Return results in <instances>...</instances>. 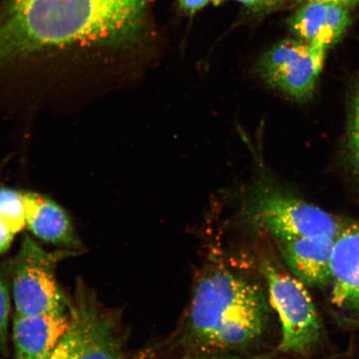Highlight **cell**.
Listing matches in <instances>:
<instances>
[{"mask_svg": "<svg viewBox=\"0 0 359 359\" xmlns=\"http://www.w3.org/2000/svg\"><path fill=\"white\" fill-rule=\"evenodd\" d=\"M0 219L15 236L24 230L26 226L24 193L0 187Z\"/></svg>", "mask_w": 359, "mask_h": 359, "instance_id": "13", "label": "cell"}, {"mask_svg": "<svg viewBox=\"0 0 359 359\" xmlns=\"http://www.w3.org/2000/svg\"><path fill=\"white\" fill-rule=\"evenodd\" d=\"M151 0H6L0 8V67L35 53L132 47Z\"/></svg>", "mask_w": 359, "mask_h": 359, "instance_id": "1", "label": "cell"}, {"mask_svg": "<svg viewBox=\"0 0 359 359\" xmlns=\"http://www.w3.org/2000/svg\"><path fill=\"white\" fill-rule=\"evenodd\" d=\"M24 198L26 226L36 237L56 245H79L73 224L60 205L35 192L24 193Z\"/></svg>", "mask_w": 359, "mask_h": 359, "instance_id": "12", "label": "cell"}, {"mask_svg": "<svg viewBox=\"0 0 359 359\" xmlns=\"http://www.w3.org/2000/svg\"><path fill=\"white\" fill-rule=\"evenodd\" d=\"M332 303L359 313V224L344 223L331 260Z\"/></svg>", "mask_w": 359, "mask_h": 359, "instance_id": "10", "label": "cell"}, {"mask_svg": "<svg viewBox=\"0 0 359 359\" xmlns=\"http://www.w3.org/2000/svg\"><path fill=\"white\" fill-rule=\"evenodd\" d=\"M114 320L80 290L69 327L48 359H122Z\"/></svg>", "mask_w": 359, "mask_h": 359, "instance_id": "6", "label": "cell"}, {"mask_svg": "<svg viewBox=\"0 0 359 359\" xmlns=\"http://www.w3.org/2000/svg\"><path fill=\"white\" fill-rule=\"evenodd\" d=\"M334 236L318 234L277 242L285 264L305 285L325 288L331 284Z\"/></svg>", "mask_w": 359, "mask_h": 359, "instance_id": "8", "label": "cell"}, {"mask_svg": "<svg viewBox=\"0 0 359 359\" xmlns=\"http://www.w3.org/2000/svg\"><path fill=\"white\" fill-rule=\"evenodd\" d=\"M266 279L269 300L281 324L280 350L305 354L320 343L322 322L311 294L303 282L264 260L260 264Z\"/></svg>", "mask_w": 359, "mask_h": 359, "instance_id": "4", "label": "cell"}, {"mask_svg": "<svg viewBox=\"0 0 359 359\" xmlns=\"http://www.w3.org/2000/svg\"><path fill=\"white\" fill-rule=\"evenodd\" d=\"M282 1H284V0H266V6H273V4H278L281 3Z\"/></svg>", "mask_w": 359, "mask_h": 359, "instance_id": "22", "label": "cell"}, {"mask_svg": "<svg viewBox=\"0 0 359 359\" xmlns=\"http://www.w3.org/2000/svg\"><path fill=\"white\" fill-rule=\"evenodd\" d=\"M182 359H271L267 357H255V358H240L235 356H213V355H196L187 356Z\"/></svg>", "mask_w": 359, "mask_h": 359, "instance_id": "18", "label": "cell"}, {"mask_svg": "<svg viewBox=\"0 0 359 359\" xmlns=\"http://www.w3.org/2000/svg\"><path fill=\"white\" fill-rule=\"evenodd\" d=\"M338 320L341 325L351 327V329L359 330V320L348 317H339Z\"/></svg>", "mask_w": 359, "mask_h": 359, "instance_id": "19", "label": "cell"}, {"mask_svg": "<svg viewBox=\"0 0 359 359\" xmlns=\"http://www.w3.org/2000/svg\"><path fill=\"white\" fill-rule=\"evenodd\" d=\"M56 258L25 236L13 271V298L16 313L32 316L66 309L55 278Z\"/></svg>", "mask_w": 359, "mask_h": 359, "instance_id": "7", "label": "cell"}, {"mask_svg": "<svg viewBox=\"0 0 359 359\" xmlns=\"http://www.w3.org/2000/svg\"><path fill=\"white\" fill-rule=\"evenodd\" d=\"M327 49L299 39L277 43L259 57L255 71L268 86L296 101L312 95L321 73Z\"/></svg>", "mask_w": 359, "mask_h": 359, "instance_id": "5", "label": "cell"}, {"mask_svg": "<svg viewBox=\"0 0 359 359\" xmlns=\"http://www.w3.org/2000/svg\"><path fill=\"white\" fill-rule=\"evenodd\" d=\"M325 1H332V2L340 3V4H345V6H350L354 2L358 1V0H325Z\"/></svg>", "mask_w": 359, "mask_h": 359, "instance_id": "21", "label": "cell"}, {"mask_svg": "<svg viewBox=\"0 0 359 359\" xmlns=\"http://www.w3.org/2000/svg\"><path fill=\"white\" fill-rule=\"evenodd\" d=\"M348 7L325 0H306L292 18L291 29L298 39L327 50L348 28Z\"/></svg>", "mask_w": 359, "mask_h": 359, "instance_id": "11", "label": "cell"}, {"mask_svg": "<svg viewBox=\"0 0 359 359\" xmlns=\"http://www.w3.org/2000/svg\"><path fill=\"white\" fill-rule=\"evenodd\" d=\"M178 1L182 10L194 13L208 6L213 0H178Z\"/></svg>", "mask_w": 359, "mask_h": 359, "instance_id": "17", "label": "cell"}, {"mask_svg": "<svg viewBox=\"0 0 359 359\" xmlns=\"http://www.w3.org/2000/svg\"><path fill=\"white\" fill-rule=\"evenodd\" d=\"M69 323L66 309L32 316L16 313L13 321L15 359H48Z\"/></svg>", "mask_w": 359, "mask_h": 359, "instance_id": "9", "label": "cell"}, {"mask_svg": "<svg viewBox=\"0 0 359 359\" xmlns=\"http://www.w3.org/2000/svg\"><path fill=\"white\" fill-rule=\"evenodd\" d=\"M243 213L247 221L266 231L276 243L318 234L336 237L345 223L283 190L267 176L249 188Z\"/></svg>", "mask_w": 359, "mask_h": 359, "instance_id": "3", "label": "cell"}, {"mask_svg": "<svg viewBox=\"0 0 359 359\" xmlns=\"http://www.w3.org/2000/svg\"><path fill=\"white\" fill-rule=\"evenodd\" d=\"M15 235L0 219V254L6 252L11 248Z\"/></svg>", "mask_w": 359, "mask_h": 359, "instance_id": "16", "label": "cell"}, {"mask_svg": "<svg viewBox=\"0 0 359 359\" xmlns=\"http://www.w3.org/2000/svg\"><path fill=\"white\" fill-rule=\"evenodd\" d=\"M351 148L354 163H355L359 172V89L355 103H354L353 121L351 126Z\"/></svg>", "mask_w": 359, "mask_h": 359, "instance_id": "15", "label": "cell"}, {"mask_svg": "<svg viewBox=\"0 0 359 359\" xmlns=\"http://www.w3.org/2000/svg\"><path fill=\"white\" fill-rule=\"evenodd\" d=\"M248 7H259L266 6V0H237Z\"/></svg>", "mask_w": 359, "mask_h": 359, "instance_id": "20", "label": "cell"}, {"mask_svg": "<svg viewBox=\"0 0 359 359\" xmlns=\"http://www.w3.org/2000/svg\"><path fill=\"white\" fill-rule=\"evenodd\" d=\"M269 304L259 287L215 267L196 286L188 316V330L200 347L246 348L262 338L269 320Z\"/></svg>", "mask_w": 359, "mask_h": 359, "instance_id": "2", "label": "cell"}, {"mask_svg": "<svg viewBox=\"0 0 359 359\" xmlns=\"http://www.w3.org/2000/svg\"><path fill=\"white\" fill-rule=\"evenodd\" d=\"M11 312L10 293L0 277V351L8 353V327Z\"/></svg>", "mask_w": 359, "mask_h": 359, "instance_id": "14", "label": "cell"}]
</instances>
